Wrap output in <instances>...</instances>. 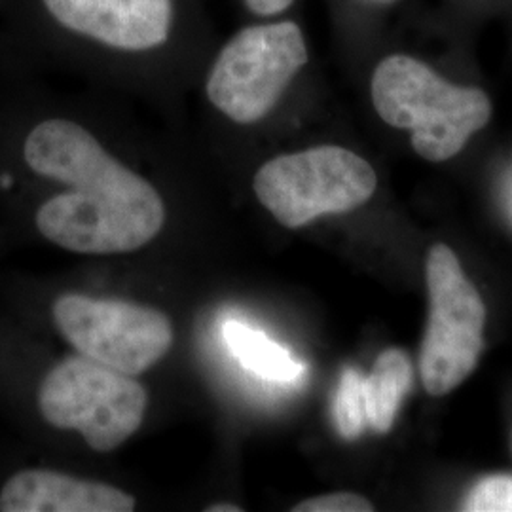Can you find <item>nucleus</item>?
<instances>
[{"mask_svg": "<svg viewBox=\"0 0 512 512\" xmlns=\"http://www.w3.org/2000/svg\"><path fill=\"white\" fill-rule=\"evenodd\" d=\"M378 177L348 148L315 147L277 156L253 179L256 198L279 224L300 228L323 215L349 213L376 192Z\"/></svg>", "mask_w": 512, "mask_h": 512, "instance_id": "nucleus-4", "label": "nucleus"}, {"mask_svg": "<svg viewBox=\"0 0 512 512\" xmlns=\"http://www.w3.org/2000/svg\"><path fill=\"white\" fill-rule=\"evenodd\" d=\"M374 2H380V4H389V2H393V0H374Z\"/></svg>", "mask_w": 512, "mask_h": 512, "instance_id": "nucleus-17", "label": "nucleus"}, {"mask_svg": "<svg viewBox=\"0 0 512 512\" xmlns=\"http://www.w3.org/2000/svg\"><path fill=\"white\" fill-rule=\"evenodd\" d=\"M308 63V48L293 21L247 27L220 52L207 80V97L238 124H255L274 110Z\"/></svg>", "mask_w": 512, "mask_h": 512, "instance_id": "nucleus-6", "label": "nucleus"}, {"mask_svg": "<svg viewBox=\"0 0 512 512\" xmlns=\"http://www.w3.org/2000/svg\"><path fill=\"white\" fill-rule=\"evenodd\" d=\"M245 4L258 16H274L285 12L293 4V0H245Z\"/></svg>", "mask_w": 512, "mask_h": 512, "instance_id": "nucleus-15", "label": "nucleus"}, {"mask_svg": "<svg viewBox=\"0 0 512 512\" xmlns=\"http://www.w3.org/2000/svg\"><path fill=\"white\" fill-rule=\"evenodd\" d=\"M372 101L385 124L412 131V147L429 162L458 156L492 118L486 93L450 84L410 55L385 57L376 67Z\"/></svg>", "mask_w": 512, "mask_h": 512, "instance_id": "nucleus-2", "label": "nucleus"}, {"mask_svg": "<svg viewBox=\"0 0 512 512\" xmlns=\"http://www.w3.org/2000/svg\"><path fill=\"white\" fill-rule=\"evenodd\" d=\"M222 334L239 363L260 378L272 382H294L300 378L302 365L294 361L287 349L272 342L262 332L245 327L238 321H228Z\"/></svg>", "mask_w": 512, "mask_h": 512, "instance_id": "nucleus-11", "label": "nucleus"}, {"mask_svg": "<svg viewBox=\"0 0 512 512\" xmlns=\"http://www.w3.org/2000/svg\"><path fill=\"white\" fill-rule=\"evenodd\" d=\"M55 329L80 355L139 376L173 346V325L162 311L118 298L67 293L52 306Z\"/></svg>", "mask_w": 512, "mask_h": 512, "instance_id": "nucleus-7", "label": "nucleus"}, {"mask_svg": "<svg viewBox=\"0 0 512 512\" xmlns=\"http://www.w3.org/2000/svg\"><path fill=\"white\" fill-rule=\"evenodd\" d=\"M374 505L353 492L319 495L294 505L293 512H372Z\"/></svg>", "mask_w": 512, "mask_h": 512, "instance_id": "nucleus-14", "label": "nucleus"}, {"mask_svg": "<svg viewBox=\"0 0 512 512\" xmlns=\"http://www.w3.org/2000/svg\"><path fill=\"white\" fill-rule=\"evenodd\" d=\"M63 27L107 46L143 52L164 44L171 0H44Z\"/></svg>", "mask_w": 512, "mask_h": 512, "instance_id": "nucleus-8", "label": "nucleus"}, {"mask_svg": "<svg viewBox=\"0 0 512 512\" xmlns=\"http://www.w3.org/2000/svg\"><path fill=\"white\" fill-rule=\"evenodd\" d=\"M135 497L124 490L52 469H23L0 490V512H131Z\"/></svg>", "mask_w": 512, "mask_h": 512, "instance_id": "nucleus-9", "label": "nucleus"}, {"mask_svg": "<svg viewBox=\"0 0 512 512\" xmlns=\"http://www.w3.org/2000/svg\"><path fill=\"white\" fill-rule=\"evenodd\" d=\"M23 160L37 175L71 186L38 207L42 238L80 255H122L148 245L165 224L152 184L112 158L88 129L71 120L40 122Z\"/></svg>", "mask_w": 512, "mask_h": 512, "instance_id": "nucleus-1", "label": "nucleus"}, {"mask_svg": "<svg viewBox=\"0 0 512 512\" xmlns=\"http://www.w3.org/2000/svg\"><path fill=\"white\" fill-rule=\"evenodd\" d=\"M37 401L52 427L78 431L92 450L109 454L143 425L148 393L135 376L78 353L46 372Z\"/></svg>", "mask_w": 512, "mask_h": 512, "instance_id": "nucleus-3", "label": "nucleus"}, {"mask_svg": "<svg viewBox=\"0 0 512 512\" xmlns=\"http://www.w3.org/2000/svg\"><path fill=\"white\" fill-rule=\"evenodd\" d=\"M425 279L429 319L421 342V384L429 395L442 397L463 384L478 365L486 308L448 245L431 247Z\"/></svg>", "mask_w": 512, "mask_h": 512, "instance_id": "nucleus-5", "label": "nucleus"}, {"mask_svg": "<svg viewBox=\"0 0 512 512\" xmlns=\"http://www.w3.org/2000/svg\"><path fill=\"white\" fill-rule=\"evenodd\" d=\"M461 511L512 512V476L492 475L478 480L463 499Z\"/></svg>", "mask_w": 512, "mask_h": 512, "instance_id": "nucleus-13", "label": "nucleus"}, {"mask_svg": "<svg viewBox=\"0 0 512 512\" xmlns=\"http://www.w3.org/2000/svg\"><path fill=\"white\" fill-rule=\"evenodd\" d=\"M243 509L234 505V503H215L211 507H207V512H241Z\"/></svg>", "mask_w": 512, "mask_h": 512, "instance_id": "nucleus-16", "label": "nucleus"}, {"mask_svg": "<svg viewBox=\"0 0 512 512\" xmlns=\"http://www.w3.org/2000/svg\"><path fill=\"white\" fill-rule=\"evenodd\" d=\"M412 385V365L403 349H385L372 372L361 382L366 425L376 433H387Z\"/></svg>", "mask_w": 512, "mask_h": 512, "instance_id": "nucleus-10", "label": "nucleus"}, {"mask_svg": "<svg viewBox=\"0 0 512 512\" xmlns=\"http://www.w3.org/2000/svg\"><path fill=\"white\" fill-rule=\"evenodd\" d=\"M363 372L357 368H346L334 397V421L340 437L346 440L359 439L366 431L365 401H363Z\"/></svg>", "mask_w": 512, "mask_h": 512, "instance_id": "nucleus-12", "label": "nucleus"}]
</instances>
